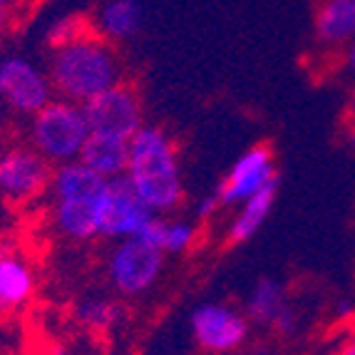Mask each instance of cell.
<instances>
[{
    "instance_id": "obj_1",
    "label": "cell",
    "mask_w": 355,
    "mask_h": 355,
    "mask_svg": "<svg viewBox=\"0 0 355 355\" xmlns=\"http://www.w3.org/2000/svg\"><path fill=\"white\" fill-rule=\"evenodd\" d=\"M122 72L125 65L114 45L95 30L70 45L50 50L48 77L55 95L77 105H85L102 89L122 83Z\"/></svg>"
},
{
    "instance_id": "obj_2",
    "label": "cell",
    "mask_w": 355,
    "mask_h": 355,
    "mask_svg": "<svg viewBox=\"0 0 355 355\" xmlns=\"http://www.w3.org/2000/svg\"><path fill=\"white\" fill-rule=\"evenodd\" d=\"M125 177L152 211H172L184 196L177 147L162 127L142 125L130 139Z\"/></svg>"
},
{
    "instance_id": "obj_3",
    "label": "cell",
    "mask_w": 355,
    "mask_h": 355,
    "mask_svg": "<svg viewBox=\"0 0 355 355\" xmlns=\"http://www.w3.org/2000/svg\"><path fill=\"white\" fill-rule=\"evenodd\" d=\"M30 147L42 154L50 164L80 159L89 137V125L83 105L53 97L40 112L30 117Z\"/></svg>"
},
{
    "instance_id": "obj_4",
    "label": "cell",
    "mask_w": 355,
    "mask_h": 355,
    "mask_svg": "<svg viewBox=\"0 0 355 355\" xmlns=\"http://www.w3.org/2000/svg\"><path fill=\"white\" fill-rule=\"evenodd\" d=\"M164 259V251L144 239H122L107 259V279L122 296H139L159 281Z\"/></svg>"
},
{
    "instance_id": "obj_5",
    "label": "cell",
    "mask_w": 355,
    "mask_h": 355,
    "mask_svg": "<svg viewBox=\"0 0 355 355\" xmlns=\"http://www.w3.org/2000/svg\"><path fill=\"white\" fill-rule=\"evenodd\" d=\"M55 97L48 70L33 60L8 55L0 60V102L15 114L33 117Z\"/></svg>"
},
{
    "instance_id": "obj_6",
    "label": "cell",
    "mask_w": 355,
    "mask_h": 355,
    "mask_svg": "<svg viewBox=\"0 0 355 355\" xmlns=\"http://www.w3.org/2000/svg\"><path fill=\"white\" fill-rule=\"evenodd\" d=\"M83 110L87 117L89 132H100V135L132 139L144 125L142 100L137 95V89L127 85L125 80L102 89L100 95L85 102Z\"/></svg>"
},
{
    "instance_id": "obj_7",
    "label": "cell",
    "mask_w": 355,
    "mask_h": 355,
    "mask_svg": "<svg viewBox=\"0 0 355 355\" xmlns=\"http://www.w3.org/2000/svg\"><path fill=\"white\" fill-rule=\"evenodd\" d=\"M157 211L147 207L132 189L130 179L114 177L107 182L102 191L100 202H97V219H100V236L102 239H132L139 234L149 216Z\"/></svg>"
},
{
    "instance_id": "obj_8",
    "label": "cell",
    "mask_w": 355,
    "mask_h": 355,
    "mask_svg": "<svg viewBox=\"0 0 355 355\" xmlns=\"http://www.w3.org/2000/svg\"><path fill=\"white\" fill-rule=\"evenodd\" d=\"M191 336L209 353H231L249 338V318L224 303H202L191 311Z\"/></svg>"
},
{
    "instance_id": "obj_9",
    "label": "cell",
    "mask_w": 355,
    "mask_h": 355,
    "mask_svg": "<svg viewBox=\"0 0 355 355\" xmlns=\"http://www.w3.org/2000/svg\"><path fill=\"white\" fill-rule=\"evenodd\" d=\"M279 182L276 179V164H273V152L268 144H256L246 149L239 157L221 184L216 187L221 207H241L246 199L266 189L268 184Z\"/></svg>"
},
{
    "instance_id": "obj_10",
    "label": "cell",
    "mask_w": 355,
    "mask_h": 355,
    "mask_svg": "<svg viewBox=\"0 0 355 355\" xmlns=\"http://www.w3.org/2000/svg\"><path fill=\"white\" fill-rule=\"evenodd\" d=\"M50 162L33 147H10L0 152V196L28 202L50 187Z\"/></svg>"
},
{
    "instance_id": "obj_11",
    "label": "cell",
    "mask_w": 355,
    "mask_h": 355,
    "mask_svg": "<svg viewBox=\"0 0 355 355\" xmlns=\"http://www.w3.org/2000/svg\"><path fill=\"white\" fill-rule=\"evenodd\" d=\"M313 37L320 48L345 50L355 40V0H318Z\"/></svg>"
},
{
    "instance_id": "obj_12",
    "label": "cell",
    "mask_w": 355,
    "mask_h": 355,
    "mask_svg": "<svg viewBox=\"0 0 355 355\" xmlns=\"http://www.w3.org/2000/svg\"><path fill=\"white\" fill-rule=\"evenodd\" d=\"M107 182L110 179L97 174L92 166L75 159L58 164V169H53L48 189L53 194V202H97Z\"/></svg>"
},
{
    "instance_id": "obj_13",
    "label": "cell",
    "mask_w": 355,
    "mask_h": 355,
    "mask_svg": "<svg viewBox=\"0 0 355 355\" xmlns=\"http://www.w3.org/2000/svg\"><path fill=\"white\" fill-rule=\"evenodd\" d=\"M92 30L107 42H127L142 30L144 8L139 0H105L89 18Z\"/></svg>"
},
{
    "instance_id": "obj_14",
    "label": "cell",
    "mask_w": 355,
    "mask_h": 355,
    "mask_svg": "<svg viewBox=\"0 0 355 355\" xmlns=\"http://www.w3.org/2000/svg\"><path fill=\"white\" fill-rule=\"evenodd\" d=\"M35 291V276L28 261L12 249H0V315H10L25 306Z\"/></svg>"
},
{
    "instance_id": "obj_15",
    "label": "cell",
    "mask_w": 355,
    "mask_h": 355,
    "mask_svg": "<svg viewBox=\"0 0 355 355\" xmlns=\"http://www.w3.org/2000/svg\"><path fill=\"white\" fill-rule=\"evenodd\" d=\"M80 162L92 166L105 179L122 177L127 172V162H130V139L89 132L87 142L80 152Z\"/></svg>"
},
{
    "instance_id": "obj_16",
    "label": "cell",
    "mask_w": 355,
    "mask_h": 355,
    "mask_svg": "<svg viewBox=\"0 0 355 355\" xmlns=\"http://www.w3.org/2000/svg\"><path fill=\"white\" fill-rule=\"evenodd\" d=\"M97 202H53L55 229L65 239H72V241H92V239H97L100 236Z\"/></svg>"
},
{
    "instance_id": "obj_17",
    "label": "cell",
    "mask_w": 355,
    "mask_h": 355,
    "mask_svg": "<svg viewBox=\"0 0 355 355\" xmlns=\"http://www.w3.org/2000/svg\"><path fill=\"white\" fill-rule=\"evenodd\" d=\"M276 191H279V182L268 184L266 189H261L259 194L246 199L239 207L236 216L231 219L229 231H226V241L236 246V243H246L251 236H256V231L263 226V221L271 214L273 202H276Z\"/></svg>"
},
{
    "instance_id": "obj_18",
    "label": "cell",
    "mask_w": 355,
    "mask_h": 355,
    "mask_svg": "<svg viewBox=\"0 0 355 355\" xmlns=\"http://www.w3.org/2000/svg\"><path fill=\"white\" fill-rule=\"evenodd\" d=\"M286 306H288V301H286V291L281 281L259 279L246 298V318L256 326L271 328L273 320L279 318V313Z\"/></svg>"
},
{
    "instance_id": "obj_19",
    "label": "cell",
    "mask_w": 355,
    "mask_h": 355,
    "mask_svg": "<svg viewBox=\"0 0 355 355\" xmlns=\"http://www.w3.org/2000/svg\"><path fill=\"white\" fill-rule=\"evenodd\" d=\"M119 306L112 303L110 298H87L77 306V318L87 331L92 333H105L119 320Z\"/></svg>"
},
{
    "instance_id": "obj_20",
    "label": "cell",
    "mask_w": 355,
    "mask_h": 355,
    "mask_svg": "<svg viewBox=\"0 0 355 355\" xmlns=\"http://www.w3.org/2000/svg\"><path fill=\"white\" fill-rule=\"evenodd\" d=\"M92 33V23L85 15H62V18H55L53 23L45 30V42H48L50 50H58L62 45H70V42L80 40L83 35Z\"/></svg>"
},
{
    "instance_id": "obj_21",
    "label": "cell",
    "mask_w": 355,
    "mask_h": 355,
    "mask_svg": "<svg viewBox=\"0 0 355 355\" xmlns=\"http://www.w3.org/2000/svg\"><path fill=\"white\" fill-rule=\"evenodd\" d=\"M194 243H196V226L191 221H184V219L166 221L164 254H184Z\"/></svg>"
},
{
    "instance_id": "obj_22",
    "label": "cell",
    "mask_w": 355,
    "mask_h": 355,
    "mask_svg": "<svg viewBox=\"0 0 355 355\" xmlns=\"http://www.w3.org/2000/svg\"><path fill=\"white\" fill-rule=\"evenodd\" d=\"M164 234H166V219L164 214H152L149 216L147 224L139 229V234L137 236L144 239V241L154 243V246H159L162 251H164Z\"/></svg>"
},
{
    "instance_id": "obj_23",
    "label": "cell",
    "mask_w": 355,
    "mask_h": 355,
    "mask_svg": "<svg viewBox=\"0 0 355 355\" xmlns=\"http://www.w3.org/2000/svg\"><path fill=\"white\" fill-rule=\"evenodd\" d=\"M271 331H276L279 336H284V338L293 336V333L298 331V315H296V311H293L291 306H286L284 311L279 313V318L273 320Z\"/></svg>"
},
{
    "instance_id": "obj_24",
    "label": "cell",
    "mask_w": 355,
    "mask_h": 355,
    "mask_svg": "<svg viewBox=\"0 0 355 355\" xmlns=\"http://www.w3.org/2000/svg\"><path fill=\"white\" fill-rule=\"evenodd\" d=\"M219 209H221V202H219V196H216V191H214V194L204 196L202 202L196 204V219H202V221L211 219V216L219 214Z\"/></svg>"
},
{
    "instance_id": "obj_25",
    "label": "cell",
    "mask_w": 355,
    "mask_h": 355,
    "mask_svg": "<svg viewBox=\"0 0 355 355\" xmlns=\"http://www.w3.org/2000/svg\"><path fill=\"white\" fill-rule=\"evenodd\" d=\"M353 315H355V303L350 301V298H343V301H338V306H336V318L348 320V318H353Z\"/></svg>"
},
{
    "instance_id": "obj_26",
    "label": "cell",
    "mask_w": 355,
    "mask_h": 355,
    "mask_svg": "<svg viewBox=\"0 0 355 355\" xmlns=\"http://www.w3.org/2000/svg\"><path fill=\"white\" fill-rule=\"evenodd\" d=\"M343 67H345V72L355 80V40L343 50Z\"/></svg>"
},
{
    "instance_id": "obj_27",
    "label": "cell",
    "mask_w": 355,
    "mask_h": 355,
    "mask_svg": "<svg viewBox=\"0 0 355 355\" xmlns=\"http://www.w3.org/2000/svg\"><path fill=\"white\" fill-rule=\"evenodd\" d=\"M10 20H12V10H6V8H0V35L10 28Z\"/></svg>"
},
{
    "instance_id": "obj_28",
    "label": "cell",
    "mask_w": 355,
    "mask_h": 355,
    "mask_svg": "<svg viewBox=\"0 0 355 355\" xmlns=\"http://www.w3.org/2000/svg\"><path fill=\"white\" fill-rule=\"evenodd\" d=\"M25 0H0V8H6V10H15V8L23 6Z\"/></svg>"
},
{
    "instance_id": "obj_29",
    "label": "cell",
    "mask_w": 355,
    "mask_h": 355,
    "mask_svg": "<svg viewBox=\"0 0 355 355\" xmlns=\"http://www.w3.org/2000/svg\"><path fill=\"white\" fill-rule=\"evenodd\" d=\"M340 355H355V340H350V343H345L343 348H340Z\"/></svg>"
},
{
    "instance_id": "obj_30",
    "label": "cell",
    "mask_w": 355,
    "mask_h": 355,
    "mask_svg": "<svg viewBox=\"0 0 355 355\" xmlns=\"http://www.w3.org/2000/svg\"><path fill=\"white\" fill-rule=\"evenodd\" d=\"M348 112H350V125H355V92H353V97H350V107H348Z\"/></svg>"
},
{
    "instance_id": "obj_31",
    "label": "cell",
    "mask_w": 355,
    "mask_h": 355,
    "mask_svg": "<svg viewBox=\"0 0 355 355\" xmlns=\"http://www.w3.org/2000/svg\"><path fill=\"white\" fill-rule=\"evenodd\" d=\"M348 142H350V147L355 149V125H350V132H348Z\"/></svg>"
},
{
    "instance_id": "obj_32",
    "label": "cell",
    "mask_w": 355,
    "mask_h": 355,
    "mask_svg": "<svg viewBox=\"0 0 355 355\" xmlns=\"http://www.w3.org/2000/svg\"><path fill=\"white\" fill-rule=\"evenodd\" d=\"M353 340H355V333H353Z\"/></svg>"
}]
</instances>
